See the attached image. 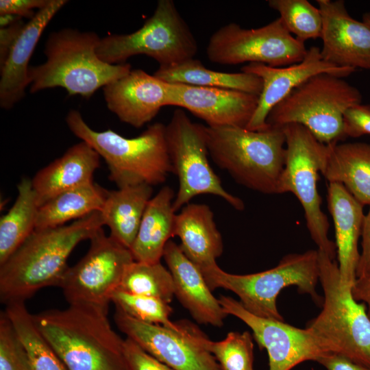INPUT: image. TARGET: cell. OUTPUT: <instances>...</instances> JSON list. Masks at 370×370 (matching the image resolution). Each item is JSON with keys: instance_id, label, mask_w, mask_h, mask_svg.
Instances as JSON below:
<instances>
[{"instance_id": "obj_20", "label": "cell", "mask_w": 370, "mask_h": 370, "mask_svg": "<svg viewBox=\"0 0 370 370\" xmlns=\"http://www.w3.org/2000/svg\"><path fill=\"white\" fill-rule=\"evenodd\" d=\"M66 0H50L44 8L24 24L7 58L0 65V106L12 108L25 95L29 85V62L45 29Z\"/></svg>"}, {"instance_id": "obj_26", "label": "cell", "mask_w": 370, "mask_h": 370, "mask_svg": "<svg viewBox=\"0 0 370 370\" xmlns=\"http://www.w3.org/2000/svg\"><path fill=\"white\" fill-rule=\"evenodd\" d=\"M328 147L321 174L329 183L345 186L362 205L370 206V144L336 143Z\"/></svg>"}, {"instance_id": "obj_28", "label": "cell", "mask_w": 370, "mask_h": 370, "mask_svg": "<svg viewBox=\"0 0 370 370\" xmlns=\"http://www.w3.org/2000/svg\"><path fill=\"white\" fill-rule=\"evenodd\" d=\"M153 75L169 84L234 90L257 96L262 89V79L256 75L212 71L195 58L175 65L159 66Z\"/></svg>"}, {"instance_id": "obj_19", "label": "cell", "mask_w": 370, "mask_h": 370, "mask_svg": "<svg viewBox=\"0 0 370 370\" xmlns=\"http://www.w3.org/2000/svg\"><path fill=\"white\" fill-rule=\"evenodd\" d=\"M108 108L122 121L139 128L168 106L169 83L142 69L127 75L103 88Z\"/></svg>"}, {"instance_id": "obj_45", "label": "cell", "mask_w": 370, "mask_h": 370, "mask_svg": "<svg viewBox=\"0 0 370 370\" xmlns=\"http://www.w3.org/2000/svg\"><path fill=\"white\" fill-rule=\"evenodd\" d=\"M362 21L370 27V12H366L362 15Z\"/></svg>"}, {"instance_id": "obj_24", "label": "cell", "mask_w": 370, "mask_h": 370, "mask_svg": "<svg viewBox=\"0 0 370 370\" xmlns=\"http://www.w3.org/2000/svg\"><path fill=\"white\" fill-rule=\"evenodd\" d=\"M174 236L180 238L182 251L201 271L217 265L216 260L223 251V243L208 205L184 206L175 214Z\"/></svg>"}, {"instance_id": "obj_36", "label": "cell", "mask_w": 370, "mask_h": 370, "mask_svg": "<svg viewBox=\"0 0 370 370\" xmlns=\"http://www.w3.org/2000/svg\"><path fill=\"white\" fill-rule=\"evenodd\" d=\"M0 370H32L27 350L5 310L0 314Z\"/></svg>"}, {"instance_id": "obj_34", "label": "cell", "mask_w": 370, "mask_h": 370, "mask_svg": "<svg viewBox=\"0 0 370 370\" xmlns=\"http://www.w3.org/2000/svg\"><path fill=\"white\" fill-rule=\"evenodd\" d=\"M268 5L280 14L285 27L297 40L304 42L320 38L321 12L308 0H269Z\"/></svg>"}, {"instance_id": "obj_16", "label": "cell", "mask_w": 370, "mask_h": 370, "mask_svg": "<svg viewBox=\"0 0 370 370\" xmlns=\"http://www.w3.org/2000/svg\"><path fill=\"white\" fill-rule=\"evenodd\" d=\"M241 71L256 75L262 82L257 108L246 127L249 130L258 131L269 126L266 120L271 110L311 77L325 73L344 78L355 72L356 69L337 66L325 61L321 49L312 46L308 49L304 58L298 63L284 67L249 63L242 67Z\"/></svg>"}, {"instance_id": "obj_8", "label": "cell", "mask_w": 370, "mask_h": 370, "mask_svg": "<svg viewBox=\"0 0 370 370\" xmlns=\"http://www.w3.org/2000/svg\"><path fill=\"white\" fill-rule=\"evenodd\" d=\"M362 100L360 90L343 78L319 73L296 87L276 104L266 123L278 127L300 124L321 143H336L345 138L344 112Z\"/></svg>"}, {"instance_id": "obj_43", "label": "cell", "mask_w": 370, "mask_h": 370, "mask_svg": "<svg viewBox=\"0 0 370 370\" xmlns=\"http://www.w3.org/2000/svg\"><path fill=\"white\" fill-rule=\"evenodd\" d=\"M352 295L357 301L366 304L368 308L367 314L370 317V275L356 278L352 286Z\"/></svg>"}, {"instance_id": "obj_12", "label": "cell", "mask_w": 370, "mask_h": 370, "mask_svg": "<svg viewBox=\"0 0 370 370\" xmlns=\"http://www.w3.org/2000/svg\"><path fill=\"white\" fill-rule=\"evenodd\" d=\"M307 50L304 42L293 36L279 17L254 29L235 23L222 26L211 35L206 55L218 64L249 62L280 67L301 62Z\"/></svg>"}, {"instance_id": "obj_15", "label": "cell", "mask_w": 370, "mask_h": 370, "mask_svg": "<svg viewBox=\"0 0 370 370\" xmlns=\"http://www.w3.org/2000/svg\"><path fill=\"white\" fill-rule=\"evenodd\" d=\"M117 328L147 352L173 370H221L213 355L195 338L189 323L177 332L136 320L116 308Z\"/></svg>"}, {"instance_id": "obj_37", "label": "cell", "mask_w": 370, "mask_h": 370, "mask_svg": "<svg viewBox=\"0 0 370 370\" xmlns=\"http://www.w3.org/2000/svg\"><path fill=\"white\" fill-rule=\"evenodd\" d=\"M123 356L127 370H173L127 337L123 341Z\"/></svg>"}, {"instance_id": "obj_33", "label": "cell", "mask_w": 370, "mask_h": 370, "mask_svg": "<svg viewBox=\"0 0 370 370\" xmlns=\"http://www.w3.org/2000/svg\"><path fill=\"white\" fill-rule=\"evenodd\" d=\"M195 338L213 355L221 370H253L254 345L249 332H229L220 341H210L190 324Z\"/></svg>"}, {"instance_id": "obj_11", "label": "cell", "mask_w": 370, "mask_h": 370, "mask_svg": "<svg viewBox=\"0 0 370 370\" xmlns=\"http://www.w3.org/2000/svg\"><path fill=\"white\" fill-rule=\"evenodd\" d=\"M166 137L172 173L179 186L173 203L177 212L195 197L210 194L221 197L237 210L243 200L227 192L212 169L208 156L205 125L192 121L182 109H176L166 125Z\"/></svg>"}, {"instance_id": "obj_3", "label": "cell", "mask_w": 370, "mask_h": 370, "mask_svg": "<svg viewBox=\"0 0 370 370\" xmlns=\"http://www.w3.org/2000/svg\"><path fill=\"white\" fill-rule=\"evenodd\" d=\"M101 38L93 32L67 28L51 33L46 42V61L29 66L30 92L61 87L69 95L90 98L98 89L127 75L128 63L110 64L101 60Z\"/></svg>"}, {"instance_id": "obj_4", "label": "cell", "mask_w": 370, "mask_h": 370, "mask_svg": "<svg viewBox=\"0 0 370 370\" xmlns=\"http://www.w3.org/2000/svg\"><path fill=\"white\" fill-rule=\"evenodd\" d=\"M66 122L72 133L88 143L108 166L109 179L118 188L163 184L172 173L166 125L155 123L135 138H125L112 130L90 128L79 112L71 110Z\"/></svg>"}, {"instance_id": "obj_23", "label": "cell", "mask_w": 370, "mask_h": 370, "mask_svg": "<svg viewBox=\"0 0 370 370\" xmlns=\"http://www.w3.org/2000/svg\"><path fill=\"white\" fill-rule=\"evenodd\" d=\"M100 158L88 143L81 141L40 169L32 179L38 207L64 191L92 182Z\"/></svg>"}, {"instance_id": "obj_27", "label": "cell", "mask_w": 370, "mask_h": 370, "mask_svg": "<svg viewBox=\"0 0 370 370\" xmlns=\"http://www.w3.org/2000/svg\"><path fill=\"white\" fill-rule=\"evenodd\" d=\"M152 194V186L147 184L108 191L99 211L104 225L110 229L109 236L130 249Z\"/></svg>"}, {"instance_id": "obj_41", "label": "cell", "mask_w": 370, "mask_h": 370, "mask_svg": "<svg viewBox=\"0 0 370 370\" xmlns=\"http://www.w3.org/2000/svg\"><path fill=\"white\" fill-rule=\"evenodd\" d=\"M25 23L20 18L13 24L0 29V65L5 60L9 51Z\"/></svg>"}, {"instance_id": "obj_39", "label": "cell", "mask_w": 370, "mask_h": 370, "mask_svg": "<svg viewBox=\"0 0 370 370\" xmlns=\"http://www.w3.org/2000/svg\"><path fill=\"white\" fill-rule=\"evenodd\" d=\"M50 0H1L0 15L12 14L19 17L32 18L36 13L34 10H41L48 5Z\"/></svg>"}, {"instance_id": "obj_22", "label": "cell", "mask_w": 370, "mask_h": 370, "mask_svg": "<svg viewBox=\"0 0 370 370\" xmlns=\"http://www.w3.org/2000/svg\"><path fill=\"white\" fill-rule=\"evenodd\" d=\"M327 202L334 225L341 280L352 287L360 259L358 244L365 217L364 206L338 183H329Z\"/></svg>"}, {"instance_id": "obj_14", "label": "cell", "mask_w": 370, "mask_h": 370, "mask_svg": "<svg viewBox=\"0 0 370 370\" xmlns=\"http://www.w3.org/2000/svg\"><path fill=\"white\" fill-rule=\"evenodd\" d=\"M225 312L243 321L253 332L260 349L269 356V370H291L306 360H318L329 353L307 328H298L284 321L260 317L247 310L240 301L221 295Z\"/></svg>"}, {"instance_id": "obj_38", "label": "cell", "mask_w": 370, "mask_h": 370, "mask_svg": "<svg viewBox=\"0 0 370 370\" xmlns=\"http://www.w3.org/2000/svg\"><path fill=\"white\" fill-rule=\"evenodd\" d=\"M345 138L370 135V104L362 103L347 108L343 117Z\"/></svg>"}, {"instance_id": "obj_1", "label": "cell", "mask_w": 370, "mask_h": 370, "mask_svg": "<svg viewBox=\"0 0 370 370\" xmlns=\"http://www.w3.org/2000/svg\"><path fill=\"white\" fill-rule=\"evenodd\" d=\"M103 225L99 210L69 225L35 230L0 265L1 301L25 302L43 288L59 286L72 251Z\"/></svg>"}, {"instance_id": "obj_18", "label": "cell", "mask_w": 370, "mask_h": 370, "mask_svg": "<svg viewBox=\"0 0 370 370\" xmlns=\"http://www.w3.org/2000/svg\"><path fill=\"white\" fill-rule=\"evenodd\" d=\"M322 17L321 53L337 66L370 69V27L352 18L343 0H317Z\"/></svg>"}, {"instance_id": "obj_7", "label": "cell", "mask_w": 370, "mask_h": 370, "mask_svg": "<svg viewBox=\"0 0 370 370\" xmlns=\"http://www.w3.org/2000/svg\"><path fill=\"white\" fill-rule=\"evenodd\" d=\"M211 291L223 288L235 293L243 306L251 314L284 321L276 304L286 287L295 286L317 304L323 303L316 291L319 282L318 250L290 254L269 270L246 275L227 273L218 264L201 271Z\"/></svg>"}, {"instance_id": "obj_13", "label": "cell", "mask_w": 370, "mask_h": 370, "mask_svg": "<svg viewBox=\"0 0 370 370\" xmlns=\"http://www.w3.org/2000/svg\"><path fill=\"white\" fill-rule=\"evenodd\" d=\"M85 256L69 267L60 284L69 305L93 308L108 313L113 293L118 289L127 267L134 260L130 249L103 228L89 239Z\"/></svg>"}, {"instance_id": "obj_2", "label": "cell", "mask_w": 370, "mask_h": 370, "mask_svg": "<svg viewBox=\"0 0 370 370\" xmlns=\"http://www.w3.org/2000/svg\"><path fill=\"white\" fill-rule=\"evenodd\" d=\"M33 317L67 370H127L123 356L124 339L112 329L107 312L69 305Z\"/></svg>"}, {"instance_id": "obj_6", "label": "cell", "mask_w": 370, "mask_h": 370, "mask_svg": "<svg viewBox=\"0 0 370 370\" xmlns=\"http://www.w3.org/2000/svg\"><path fill=\"white\" fill-rule=\"evenodd\" d=\"M318 253L322 310L306 328L329 354L370 367V317L365 304L357 301L352 287L341 282L336 260Z\"/></svg>"}, {"instance_id": "obj_25", "label": "cell", "mask_w": 370, "mask_h": 370, "mask_svg": "<svg viewBox=\"0 0 370 370\" xmlns=\"http://www.w3.org/2000/svg\"><path fill=\"white\" fill-rule=\"evenodd\" d=\"M175 197L173 190L164 186L149 200L130 248L135 261L160 262L166 243L174 237Z\"/></svg>"}, {"instance_id": "obj_30", "label": "cell", "mask_w": 370, "mask_h": 370, "mask_svg": "<svg viewBox=\"0 0 370 370\" xmlns=\"http://www.w3.org/2000/svg\"><path fill=\"white\" fill-rule=\"evenodd\" d=\"M17 197L0 218V265L3 264L36 229L38 206L32 179L24 177L17 185Z\"/></svg>"}, {"instance_id": "obj_21", "label": "cell", "mask_w": 370, "mask_h": 370, "mask_svg": "<svg viewBox=\"0 0 370 370\" xmlns=\"http://www.w3.org/2000/svg\"><path fill=\"white\" fill-rule=\"evenodd\" d=\"M163 258L171 273L174 295L199 323L221 327L228 315L208 287L199 269L172 240L166 243Z\"/></svg>"}, {"instance_id": "obj_9", "label": "cell", "mask_w": 370, "mask_h": 370, "mask_svg": "<svg viewBox=\"0 0 370 370\" xmlns=\"http://www.w3.org/2000/svg\"><path fill=\"white\" fill-rule=\"evenodd\" d=\"M286 138V160L278 193H293L304 211L306 224L317 249L335 260L336 247L328 237L330 224L321 208L318 192L319 173L328 156V145L319 141L304 126L291 123L282 127Z\"/></svg>"}, {"instance_id": "obj_17", "label": "cell", "mask_w": 370, "mask_h": 370, "mask_svg": "<svg viewBox=\"0 0 370 370\" xmlns=\"http://www.w3.org/2000/svg\"><path fill=\"white\" fill-rule=\"evenodd\" d=\"M258 97L234 90L169 83L168 106L186 109L209 127L246 128Z\"/></svg>"}, {"instance_id": "obj_32", "label": "cell", "mask_w": 370, "mask_h": 370, "mask_svg": "<svg viewBox=\"0 0 370 370\" xmlns=\"http://www.w3.org/2000/svg\"><path fill=\"white\" fill-rule=\"evenodd\" d=\"M118 289L159 298L169 304L174 296L171 273L160 262L148 263L134 260L127 267Z\"/></svg>"}, {"instance_id": "obj_10", "label": "cell", "mask_w": 370, "mask_h": 370, "mask_svg": "<svg viewBox=\"0 0 370 370\" xmlns=\"http://www.w3.org/2000/svg\"><path fill=\"white\" fill-rule=\"evenodd\" d=\"M197 51V40L173 1L159 0L140 29L101 38L97 54L110 64H123L143 54L154 59L159 66H167L194 58Z\"/></svg>"}, {"instance_id": "obj_42", "label": "cell", "mask_w": 370, "mask_h": 370, "mask_svg": "<svg viewBox=\"0 0 370 370\" xmlns=\"http://www.w3.org/2000/svg\"><path fill=\"white\" fill-rule=\"evenodd\" d=\"M327 370H370V367L361 365L338 354H329L318 362Z\"/></svg>"}, {"instance_id": "obj_44", "label": "cell", "mask_w": 370, "mask_h": 370, "mask_svg": "<svg viewBox=\"0 0 370 370\" xmlns=\"http://www.w3.org/2000/svg\"><path fill=\"white\" fill-rule=\"evenodd\" d=\"M20 18H22L21 17L12 15V14H2L0 15V27L1 28L6 27Z\"/></svg>"}, {"instance_id": "obj_35", "label": "cell", "mask_w": 370, "mask_h": 370, "mask_svg": "<svg viewBox=\"0 0 370 370\" xmlns=\"http://www.w3.org/2000/svg\"><path fill=\"white\" fill-rule=\"evenodd\" d=\"M111 302L116 308L140 321L160 325L177 332L182 330L180 323H173L169 319L172 308L169 303L159 298L116 289L112 295Z\"/></svg>"}, {"instance_id": "obj_29", "label": "cell", "mask_w": 370, "mask_h": 370, "mask_svg": "<svg viewBox=\"0 0 370 370\" xmlns=\"http://www.w3.org/2000/svg\"><path fill=\"white\" fill-rule=\"evenodd\" d=\"M108 191L92 181L58 195L38 208L35 230L64 225L100 210Z\"/></svg>"}, {"instance_id": "obj_40", "label": "cell", "mask_w": 370, "mask_h": 370, "mask_svg": "<svg viewBox=\"0 0 370 370\" xmlns=\"http://www.w3.org/2000/svg\"><path fill=\"white\" fill-rule=\"evenodd\" d=\"M362 252L356 269V278L370 275V206L367 214H365L362 232Z\"/></svg>"}, {"instance_id": "obj_5", "label": "cell", "mask_w": 370, "mask_h": 370, "mask_svg": "<svg viewBox=\"0 0 370 370\" xmlns=\"http://www.w3.org/2000/svg\"><path fill=\"white\" fill-rule=\"evenodd\" d=\"M209 156L239 184L256 192L278 193L286 160L282 127L254 131L240 127L205 126Z\"/></svg>"}, {"instance_id": "obj_31", "label": "cell", "mask_w": 370, "mask_h": 370, "mask_svg": "<svg viewBox=\"0 0 370 370\" xmlns=\"http://www.w3.org/2000/svg\"><path fill=\"white\" fill-rule=\"evenodd\" d=\"M5 312L27 350L32 370H67L38 330L24 301L7 304Z\"/></svg>"}]
</instances>
